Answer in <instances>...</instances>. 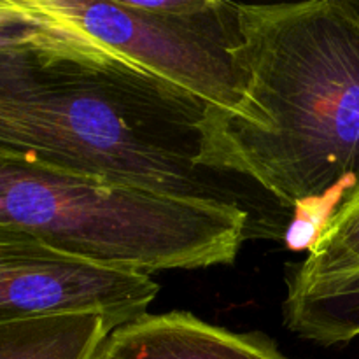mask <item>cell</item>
Here are the masks:
<instances>
[{
	"label": "cell",
	"mask_w": 359,
	"mask_h": 359,
	"mask_svg": "<svg viewBox=\"0 0 359 359\" xmlns=\"http://www.w3.org/2000/svg\"><path fill=\"white\" fill-rule=\"evenodd\" d=\"M205 114L97 42L0 48V154L251 214L242 179L200 163Z\"/></svg>",
	"instance_id": "cell-1"
},
{
	"label": "cell",
	"mask_w": 359,
	"mask_h": 359,
	"mask_svg": "<svg viewBox=\"0 0 359 359\" xmlns=\"http://www.w3.org/2000/svg\"><path fill=\"white\" fill-rule=\"evenodd\" d=\"M241 21L244 100L207 112L200 163L325 223L359 184V16L307 0L241 4Z\"/></svg>",
	"instance_id": "cell-2"
},
{
	"label": "cell",
	"mask_w": 359,
	"mask_h": 359,
	"mask_svg": "<svg viewBox=\"0 0 359 359\" xmlns=\"http://www.w3.org/2000/svg\"><path fill=\"white\" fill-rule=\"evenodd\" d=\"M0 224L76 258L153 277L231 265L251 214L0 154Z\"/></svg>",
	"instance_id": "cell-3"
},
{
	"label": "cell",
	"mask_w": 359,
	"mask_h": 359,
	"mask_svg": "<svg viewBox=\"0 0 359 359\" xmlns=\"http://www.w3.org/2000/svg\"><path fill=\"white\" fill-rule=\"evenodd\" d=\"M42 11L105 49L188 91L209 114L242 104L248 74L241 4L224 0H35Z\"/></svg>",
	"instance_id": "cell-4"
},
{
	"label": "cell",
	"mask_w": 359,
	"mask_h": 359,
	"mask_svg": "<svg viewBox=\"0 0 359 359\" xmlns=\"http://www.w3.org/2000/svg\"><path fill=\"white\" fill-rule=\"evenodd\" d=\"M158 291L151 276L76 258L0 224V323L93 311L121 326L146 314Z\"/></svg>",
	"instance_id": "cell-5"
},
{
	"label": "cell",
	"mask_w": 359,
	"mask_h": 359,
	"mask_svg": "<svg viewBox=\"0 0 359 359\" xmlns=\"http://www.w3.org/2000/svg\"><path fill=\"white\" fill-rule=\"evenodd\" d=\"M95 359H298L262 332H231L184 311L142 314L111 332Z\"/></svg>",
	"instance_id": "cell-6"
},
{
	"label": "cell",
	"mask_w": 359,
	"mask_h": 359,
	"mask_svg": "<svg viewBox=\"0 0 359 359\" xmlns=\"http://www.w3.org/2000/svg\"><path fill=\"white\" fill-rule=\"evenodd\" d=\"M284 325L319 346L347 344L359 337V272L323 279H287Z\"/></svg>",
	"instance_id": "cell-7"
},
{
	"label": "cell",
	"mask_w": 359,
	"mask_h": 359,
	"mask_svg": "<svg viewBox=\"0 0 359 359\" xmlns=\"http://www.w3.org/2000/svg\"><path fill=\"white\" fill-rule=\"evenodd\" d=\"M114 328V321L93 311L0 323V359H95Z\"/></svg>",
	"instance_id": "cell-8"
},
{
	"label": "cell",
	"mask_w": 359,
	"mask_h": 359,
	"mask_svg": "<svg viewBox=\"0 0 359 359\" xmlns=\"http://www.w3.org/2000/svg\"><path fill=\"white\" fill-rule=\"evenodd\" d=\"M359 272V184L319 226L309 255L290 279L311 280Z\"/></svg>",
	"instance_id": "cell-9"
},
{
	"label": "cell",
	"mask_w": 359,
	"mask_h": 359,
	"mask_svg": "<svg viewBox=\"0 0 359 359\" xmlns=\"http://www.w3.org/2000/svg\"><path fill=\"white\" fill-rule=\"evenodd\" d=\"M88 42L93 41L42 11L35 0H0V48Z\"/></svg>",
	"instance_id": "cell-10"
},
{
	"label": "cell",
	"mask_w": 359,
	"mask_h": 359,
	"mask_svg": "<svg viewBox=\"0 0 359 359\" xmlns=\"http://www.w3.org/2000/svg\"><path fill=\"white\" fill-rule=\"evenodd\" d=\"M349 4H351V7L354 9V13L359 16V0H349Z\"/></svg>",
	"instance_id": "cell-11"
}]
</instances>
